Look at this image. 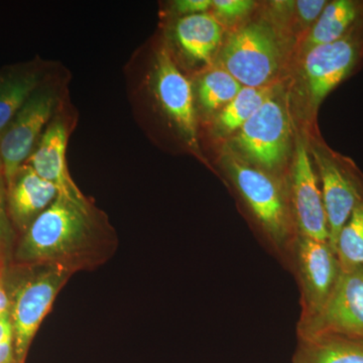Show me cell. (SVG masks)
<instances>
[{"label": "cell", "instance_id": "6da1fadb", "mask_svg": "<svg viewBox=\"0 0 363 363\" xmlns=\"http://www.w3.org/2000/svg\"><path fill=\"white\" fill-rule=\"evenodd\" d=\"M118 240L106 215L94 205L63 195L18 236L11 264L51 266L71 274L93 271L111 259Z\"/></svg>", "mask_w": 363, "mask_h": 363}, {"label": "cell", "instance_id": "7a4b0ae2", "mask_svg": "<svg viewBox=\"0 0 363 363\" xmlns=\"http://www.w3.org/2000/svg\"><path fill=\"white\" fill-rule=\"evenodd\" d=\"M72 276L58 267L9 264L6 291L18 363H25L40 324Z\"/></svg>", "mask_w": 363, "mask_h": 363}, {"label": "cell", "instance_id": "3957f363", "mask_svg": "<svg viewBox=\"0 0 363 363\" xmlns=\"http://www.w3.org/2000/svg\"><path fill=\"white\" fill-rule=\"evenodd\" d=\"M231 176L272 248L283 259L291 260L298 238L292 212L278 182L262 169L238 160L229 162Z\"/></svg>", "mask_w": 363, "mask_h": 363}, {"label": "cell", "instance_id": "277c9868", "mask_svg": "<svg viewBox=\"0 0 363 363\" xmlns=\"http://www.w3.org/2000/svg\"><path fill=\"white\" fill-rule=\"evenodd\" d=\"M281 58L278 38L264 23H250L231 33L221 51L225 71L247 87L269 86Z\"/></svg>", "mask_w": 363, "mask_h": 363}, {"label": "cell", "instance_id": "5b68a950", "mask_svg": "<svg viewBox=\"0 0 363 363\" xmlns=\"http://www.w3.org/2000/svg\"><path fill=\"white\" fill-rule=\"evenodd\" d=\"M291 264L300 286L301 315L298 322H305L321 311L342 271L329 241L300 235L294 245Z\"/></svg>", "mask_w": 363, "mask_h": 363}, {"label": "cell", "instance_id": "8992f818", "mask_svg": "<svg viewBox=\"0 0 363 363\" xmlns=\"http://www.w3.org/2000/svg\"><path fill=\"white\" fill-rule=\"evenodd\" d=\"M58 94L48 80L30 96L0 135L6 185L26 164L54 118Z\"/></svg>", "mask_w": 363, "mask_h": 363}, {"label": "cell", "instance_id": "52a82bcc", "mask_svg": "<svg viewBox=\"0 0 363 363\" xmlns=\"http://www.w3.org/2000/svg\"><path fill=\"white\" fill-rule=\"evenodd\" d=\"M297 334L298 339L336 335L363 341V269L342 271L321 311L298 322Z\"/></svg>", "mask_w": 363, "mask_h": 363}, {"label": "cell", "instance_id": "ba28073f", "mask_svg": "<svg viewBox=\"0 0 363 363\" xmlns=\"http://www.w3.org/2000/svg\"><path fill=\"white\" fill-rule=\"evenodd\" d=\"M363 57V18L341 39L316 45L304 61L305 78L313 106L350 77Z\"/></svg>", "mask_w": 363, "mask_h": 363}, {"label": "cell", "instance_id": "9c48e42d", "mask_svg": "<svg viewBox=\"0 0 363 363\" xmlns=\"http://www.w3.org/2000/svg\"><path fill=\"white\" fill-rule=\"evenodd\" d=\"M289 138L288 113L274 93L259 111L241 126L235 143L252 161L267 169H274L285 160Z\"/></svg>", "mask_w": 363, "mask_h": 363}, {"label": "cell", "instance_id": "30bf717a", "mask_svg": "<svg viewBox=\"0 0 363 363\" xmlns=\"http://www.w3.org/2000/svg\"><path fill=\"white\" fill-rule=\"evenodd\" d=\"M314 157L321 179L329 242L334 250L344 224L363 199V176L350 161L321 152H314Z\"/></svg>", "mask_w": 363, "mask_h": 363}, {"label": "cell", "instance_id": "8fae6325", "mask_svg": "<svg viewBox=\"0 0 363 363\" xmlns=\"http://www.w3.org/2000/svg\"><path fill=\"white\" fill-rule=\"evenodd\" d=\"M150 88L162 111L175 124L191 147H197V121L191 83L182 74L166 48L156 52Z\"/></svg>", "mask_w": 363, "mask_h": 363}, {"label": "cell", "instance_id": "7c38bea8", "mask_svg": "<svg viewBox=\"0 0 363 363\" xmlns=\"http://www.w3.org/2000/svg\"><path fill=\"white\" fill-rule=\"evenodd\" d=\"M292 215L298 235L329 241L328 223L311 159L302 143H298L292 176Z\"/></svg>", "mask_w": 363, "mask_h": 363}, {"label": "cell", "instance_id": "4fadbf2b", "mask_svg": "<svg viewBox=\"0 0 363 363\" xmlns=\"http://www.w3.org/2000/svg\"><path fill=\"white\" fill-rule=\"evenodd\" d=\"M68 140L66 121L63 117L55 116L26 164H30L45 181L56 186L60 195L81 204H88L90 200L81 192L69 173L66 157Z\"/></svg>", "mask_w": 363, "mask_h": 363}, {"label": "cell", "instance_id": "5bb4252c", "mask_svg": "<svg viewBox=\"0 0 363 363\" xmlns=\"http://www.w3.org/2000/svg\"><path fill=\"white\" fill-rule=\"evenodd\" d=\"M59 195L56 186L23 164L6 184L7 209L18 236L45 212Z\"/></svg>", "mask_w": 363, "mask_h": 363}, {"label": "cell", "instance_id": "9a60e30c", "mask_svg": "<svg viewBox=\"0 0 363 363\" xmlns=\"http://www.w3.org/2000/svg\"><path fill=\"white\" fill-rule=\"evenodd\" d=\"M47 80V67L39 60L0 69V135Z\"/></svg>", "mask_w": 363, "mask_h": 363}, {"label": "cell", "instance_id": "2e32d148", "mask_svg": "<svg viewBox=\"0 0 363 363\" xmlns=\"http://www.w3.org/2000/svg\"><path fill=\"white\" fill-rule=\"evenodd\" d=\"M175 35L181 49L188 57L208 63L220 44L222 26L210 14H193L177 21Z\"/></svg>", "mask_w": 363, "mask_h": 363}, {"label": "cell", "instance_id": "e0dca14e", "mask_svg": "<svg viewBox=\"0 0 363 363\" xmlns=\"http://www.w3.org/2000/svg\"><path fill=\"white\" fill-rule=\"evenodd\" d=\"M298 340L292 363H363V341L336 335Z\"/></svg>", "mask_w": 363, "mask_h": 363}, {"label": "cell", "instance_id": "ac0fdd59", "mask_svg": "<svg viewBox=\"0 0 363 363\" xmlns=\"http://www.w3.org/2000/svg\"><path fill=\"white\" fill-rule=\"evenodd\" d=\"M363 18V4L354 0H334L326 4L309 35L310 49L335 42Z\"/></svg>", "mask_w": 363, "mask_h": 363}, {"label": "cell", "instance_id": "d6986e66", "mask_svg": "<svg viewBox=\"0 0 363 363\" xmlns=\"http://www.w3.org/2000/svg\"><path fill=\"white\" fill-rule=\"evenodd\" d=\"M274 93V88L271 86L259 88L243 86L233 101L222 109L219 123L224 130H240L241 126L259 111Z\"/></svg>", "mask_w": 363, "mask_h": 363}, {"label": "cell", "instance_id": "ffe728a7", "mask_svg": "<svg viewBox=\"0 0 363 363\" xmlns=\"http://www.w3.org/2000/svg\"><path fill=\"white\" fill-rule=\"evenodd\" d=\"M334 250L341 271L363 269V199L344 224Z\"/></svg>", "mask_w": 363, "mask_h": 363}, {"label": "cell", "instance_id": "44dd1931", "mask_svg": "<svg viewBox=\"0 0 363 363\" xmlns=\"http://www.w3.org/2000/svg\"><path fill=\"white\" fill-rule=\"evenodd\" d=\"M243 86L225 70L208 72L198 84L200 104L207 111L224 108Z\"/></svg>", "mask_w": 363, "mask_h": 363}, {"label": "cell", "instance_id": "7402d4cb", "mask_svg": "<svg viewBox=\"0 0 363 363\" xmlns=\"http://www.w3.org/2000/svg\"><path fill=\"white\" fill-rule=\"evenodd\" d=\"M18 240V233L7 209L6 181H0V252L13 259L14 247Z\"/></svg>", "mask_w": 363, "mask_h": 363}, {"label": "cell", "instance_id": "603a6c76", "mask_svg": "<svg viewBox=\"0 0 363 363\" xmlns=\"http://www.w3.org/2000/svg\"><path fill=\"white\" fill-rule=\"evenodd\" d=\"M0 363H18L9 313L0 316Z\"/></svg>", "mask_w": 363, "mask_h": 363}, {"label": "cell", "instance_id": "cb8c5ba5", "mask_svg": "<svg viewBox=\"0 0 363 363\" xmlns=\"http://www.w3.org/2000/svg\"><path fill=\"white\" fill-rule=\"evenodd\" d=\"M212 6L219 16L236 18L250 13L255 6V2L250 0H214Z\"/></svg>", "mask_w": 363, "mask_h": 363}, {"label": "cell", "instance_id": "d4e9b609", "mask_svg": "<svg viewBox=\"0 0 363 363\" xmlns=\"http://www.w3.org/2000/svg\"><path fill=\"white\" fill-rule=\"evenodd\" d=\"M298 16L306 23H314L319 18L328 2L325 0H300L296 2Z\"/></svg>", "mask_w": 363, "mask_h": 363}, {"label": "cell", "instance_id": "484cf974", "mask_svg": "<svg viewBox=\"0 0 363 363\" xmlns=\"http://www.w3.org/2000/svg\"><path fill=\"white\" fill-rule=\"evenodd\" d=\"M211 6V0H177L173 4L174 11L184 16L205 13Z\"/></svg>", "mask_w": 363, "mask_h": 363}, {"label": "cell", "instance_id": "4316f807", "mask_svg": "<svg viewBox=\"0 0 363 363\" xmlns=\"http://www.w3.org/2000/svg\"><path fill=\"white\" fill-rule=\"evenodd\" d=\"M11 257L4 253L0 252V316L9 313V302L6 291V274Z\"/></svg>", "mask_w": 363, "mask_h": 363}, {"label": "cell", "instance_id": "83f0119b", "mask_svg": "<svg viewBox=\"0 0 363 363\" xmlns=\"http://www.w3.org/2000/svg\"><path fill=\"white\" fill-rule=\"evenodd\" d=\"M1 180H4V166L1 155H0V181Z\"/></svg>", "mask_w": 363, "mask_h": 363}]
</instances>
